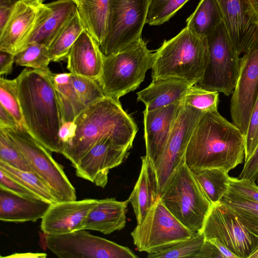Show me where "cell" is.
Returning <instances> with one entry per match:
<instances>
[{"label": "cell", "instance_id": "6da1fadb", "mask_svg": "<svg viewBox=\"0 0 258 258\" xmlns=\"http://www.w3.org/2000/svg\"><path fill=\"white\" fill-rule=\"evenodd\" d=\"M53 74L25 69L16 79L25 127L49 151L62 154L59 133L63 121Z\"/></svg>", "mask_w": 258, "mask_h": 258}, {"label": "cell", "instance_id": "7a4b0ae2", "mask_svg": "<svg viewBox=\"0 0 258 258\" xmlns=\"http://www.w3.org/2000/svg\"><path fill=\"white\" fill-rule=\"evenodd\" d=\"M244 136L218 111L206 112L195 128L186 150L185 163L192 172L220 168L227 172L244 161Z\"/></svg>", "mask_w": 258, "mask_h": 258}, {"label": "cell", "instance_id": "3957f363", "mask_svg": "<svg viewBox=\"0 0 258 258\" xmlns=\"http://www.w3.org/2000/svg\"><path fill=\"white\" fill-rule=\"evenodd\" d=\"M74 123V136L62 154L74 167L95 144L105 138L130 150L138 130L119 100L108 97L86 107Z\"/></svg>", "mask_w": 258, "mask_h": 258}, {"label": "cell", "instance_id": "277c9868", "mask_svg": "<svg viewBox=\"0 0 258 258\" xmlns=\"http://www.w3.org/2000/svg\"><path fill=\"white\" fill-rule=\"evenodd\" d=\"M208 58L206 37L198 36L185 27L172 38L165 40L153 53L152 80L174 77L195 85L202 79Z\"/></svg>", "mask_w": 258, "mask_h": 258}, {"label": "cell", "instance_id": "5b68a950", "mask_svg": "<svg viewBox=\"0 0 258 258\" xmlns=\"http://www.w3.org/2000/svg\"><path fill=\"white\" fill-rule=\"evenodd\" d=\"M153 57L142 37L116 53L104 55L98 81L105 96L119 100L137 89L151 69Z\"/></svg>", "mask_w": 258, "mask_h": 258}, {"label": "cell", "instance_id": "8992f818", "mask_svg": "<svg viewBox=\"0 0 258 258\" xmlns=\"http://www.w3.org/2000/svg\"><path fill=\"white\" fill-rule=\"evenodd\" d=\"M160 198L187 229L194 233L202 231L212 204L185 163L175 172Z\"/></svg>", "mask_w": 258, "mask_h": 258}, {"label": "cell", "instance_id": "52a82bcc", "mask_svg": "<svg viewBox=\"0 0 258 258\" xmlns=\"http://www.w3.org/2000/svg\"><path fill=\"white\" fill-rule=\"evenodd\" d=\"M2 129L26 159L34 172L50 187L58 202L77 200L75 188L61 165L25 126Z\"/></svg>", "mask_w": 258, "mask_h": 258}, {"label": "cell", "instance_id": "ba28073f", "mask_svg": "<svg viewBox=\"0 0 258 258\" xmlns=\"http://www.w3.org/2000/svg\"><path fill=\"white\" fill-rule=\"evenodd\" d=\"M209 58L201 80L197 87L232 94L237 80L240 54L233 46L223 22L207 37Z\"/></svg>", "mask_w": 258, "mask_h": 258}, {"label": "cell", "instance_id": "9c48e42d", "mask_svg": "<svg viewBox=\"0 0 258 258\" xmlns=\"http://www.w3.org/2000/svg\"><path fill=\"white\" fill-rule=\"evenodd\" d=\"M195 234L168 210L160 197L131 233L138 250L148 254L163 250Z\"/></svg>", "mask_w": 258, "mask_h": 258}, {"label": "cell", "instance_id": "30bf717a", "mask_svg": "<svg viewBox=\"0 0 258 258\" xmlns=\"http://www.w3.org/2000/svg\"><path fill=\"white\" fill-rule=\"evenodd\" d=\"M149 0H109L107 31L99 46L105 56L116 53L141 38Z\"/></svg>", "mask_w": 258, "mask_h": 258}, {"label": "cell", "instance_id": "8fae6325", "mask_svg": "<svg viewBox=\"0 0 258 258\" xmlns=\"http://www.w3.org/2000/svg\"><path fill=\"white\" fill-rule=\"evenodd\" d=\"M205 113L183 104L161 156L152 166L160 196L175 172L185 163L189 141Z\"/></svg>", "mask_w": 258, "mask_h": 258}, {"label": "cell", "instance_id": "7c38bea8", "mask_svg": "<svg viewBox=\"0 0 258 258\" xmlns=\"http://www.w3.org/2000/svg\"><path fill=\"white\" fill-rule=\"evenodd\" d=\"M201 232L205 239L217 240L238 258H249L258 248V237L248 230L222 200L212 205Z\"/></svg>", "mask_w": 258, "mask_h": 258}, {"label": "cell", "instance_id": "4fadbf2b", "mask_svg": "<svg viewBox=\"0 0 258 258\" xmlns=\"http://www.w3.org/2000/svg\"><path fill=\"white\" fill-rule=\"evenodd\" d=\"M46 247L60 258H137L129 248L82 229L60 235L44 234Z\"/></svg>", "mask_w": 258, "mask_h": 258}, {"label": "cell", "instance_id": "5bb4252c", "mask_svg": "<svg viewBox=\"0 0 258 258\" xmlns=\"http://www.w3.org/2000/svg\"><path fill=\"white\" fill-rule=\"evenodd\" d=\"M258 96V43L240 58L236 83L230 101L232 123L245 136Z\"/></svg>", "mask_w": 258, "mask_h": 258}, {"label": "cell", "instance_id": "9a60e30c", "mask_svg": "<svg viewBox=\"0 0 258 258\" xmlns=\"http://www.w3.org/2000/svg\"><path fill=\"white\" fill-rule=\"evenodd\" d=\"M230 40L239 54L258 43V17L249 0H216Z\"/></svg>", "mask_w": 258, "mask_h": 258}, {"label": "cell", "instance_id": "2e32d148", "mask_svg": "<svg viewBox=\"0 0 258 258\" xmlns=\"http://www.w3.org/2000/svg\"><path fill=\"white\" fill-rule=\"evenodd\" d=\"M129 149L105 138L95 144L77 165L76 175L104 188L109 170L120 165L129 155Z\"/></svg>", "mask_w": 258, "mask_h": 258}, {"label": "cell", "instance_id": "e0dca14e", "mask_svg": "<svg viewBox=\"0 0 258 258\" xmlns=\"http://www.w3.org/2000/svg\"><path fill=\"white\" fill-rule=\"evenodd\" d=\"M45 7L39 0H19L0 31V50L15 55L23 48Z\"/></svg>", "mask_w": 258, "mask_h": 258}, {"label": "cell", "instance_id": "ac0fdd59", "mask_svg": "<svg viewBox=\"0 0 258 258\" xmlns=\"http://www.w3.org/2000/svg\"><path fill=\"white\" fill-rule=\"evenodd\" d=\"M98 201L86 199L51 204L41 219V231L45 235H60L84 229L88 215Z\"/></svg>", "mask_w": 258, "mask_h": 258}, {"label": "cell", "instance_id": "d6986e66", "mask_svg": "<svg viewBox=\"0 0 258 258\" xmlns=\"http://www.w3.org/2000/svg\"><path fill=\"white\" fill-rule=\"evenodd\" d=\"M182 102L143 111L146 156L153 166L161 156Z\"/></svg>", "mask_w": 258, "mask_h": 258}, {"label": "cell", "instance_id": "ffe728a7", "mask_svg": "<svg viewBox=\"0 0 258 258\" xmlns=\"http://www.w3.org/2000/svg\"><path fill=\"white\" fill-rule=\"evenodd\" d=\"M77 11V5L71 0H57L45 4L22 49L34 43L43 44L49 48Z\"/></svg>", "mask_w": 258, "mask_h": 258}, {"label": "cell", "instance_id": "44dd1931", "mask_svg": "<svg viewBox=\"0 0 258 258\" xmlns=\"http://www.w3.org/2000/svg\"><path fill=\"white\" fill-rule=\"evenodd\" d=\"M104 55L95 39L85 30L70 48L67 69L70 73L98 80Z\"/></svg>", "mask_w": 258, "mask_h": 258}, {"label": "cell", "instance_id": "7402d4cb", "mask_svg": "<svg viewBox=\"0 0 258 258\" xmlns=\"http://www.w3.org/2000/svg\"><path fill=\"white\" fill-rule=\"evenodd\" d=\"M51 203L24 197L0 187V220L23 223L41 219Z\"/></svg>", "mask_w": 258, "mask_h": 258}, {"label": "cell", "instance_id": "603a6c76", "mask_svg": "<svg viewBox=\"0 0 258 258\" xmlns=\"http://www.w3.org/2000/svg\"><path fill=\"white\" fill-rule=\"evenodd\" d=\"M191 86L193 85L189 82L177 78L153 79L148 87L137 93V100L145 104L146 110H155L182 102L186 93Z\"/></svg>", "mask_w": 258, "mask_h": 258}, {"label": "cell", "instance_id": "cb8c5ba5", "mask_svg": "<svg viewBox=\"0 0 258 258\" xmlns=\"http://www.w3.org/2000/svg\"><path fill=\"white\" fill-rule=\"evenodd\" d=\"M128 200L119 201L115 198L98 200L88 215L84 229L109 234L123 229L126 224Z\"/></svg>", "mask_w": 258, "mask_h": 258}, {"label": "cell", "instance_id": "d4e9b609", "mask_svg": "<svg viewBox=\"0 0 258 258\" xmlns=\"http://www.w3.org/2000/svg\"><path fill=\"white\" fill-rule=\"evenodd\" d=\"M142 161L140 173L128 198L133 207L137 224H140L160 197L152 166L145 155L141 157Z\"/></svg>", "mask_w": 258, "mask_h": 258}, {"label": "cell", "instance_id": "484cf974", "mask_svg": "<svg viewBox=\"0 0 258 258\" xmlns=\"http://www.w3.org/2000/svg\"><path fill=\"white\" fill-rule=\"evenodd\" d=\"M109 0H83L78 11L85 30L99 46L107 31Z\"/></svg>", "mask_w": 258, "mask_h": 258}, {"label": "cell", "instance_id": "4316f807", "mask_svg": "<svg viewBox=\"0 0 258 258\" xmlns=\"http://www.w3.org/2000/svg\"><path fill=\"white\" fill-rule=\"evenodd\" d=\"M53 80L63 122L74 121L86 107L74 87L71 73L53 74Z\"/></svg>", "mask_w": 258, "mask_h": 258}, {"label": "cell", "instance_id": "83f0119b", "mask_svg": "<svg viewBox=\"0 0 258 258\" xmlns=\"http://www.w3.org/2000/svg\"><path fill=\"white\" fill-rule=\"evenodd\" d=\"M222 22V13L216 0H201L197 8L186 19V26L192 32L204 38Z\"/></svg>", "mask_w": 258, "mask_h": 258}, {"label": "cell", "instance_id": "f1b7e54d", "mask_svg": "<svg viewBox=\"0 0 258 258\" xmlns=\"http://www.w3.org/2000/svg\"><path fill=\"white\" fill-rule=\"evenodd\" d=\"M192 172L212 205L220 201L228 191L230 176L227 171L220 168H206Z\"/></svg>", "mask_w": 258, "mask_h": 258}, {"label": "cell", "instance_id": "f546056e", "mask_svg": "<svg viewBox=\"0 0 258 258\" xmlns=\"http://www.w3.org/2000/svg\"><path fill=\"white\" fill-rule=\"evenodd\" d=\"M85 30L77 11L49 46L50 60L59 61L67 58L70 48Z\"/></svg>", "mask_w": 258, "mask_h": 258}, {"label": "cell", "instance_id": "4dcf8cb0", "mask_svg": "<svg viewBox=\"0 0 258 258\" xmlns=\"http://www.w3.org/2000/svg\"><path fill=\"white\" fill-rule=\"evenodd\" d=\"M0 169L41 199L51 204L58 202L50 187L35 173L18 169L2 161Z\"/></svg>", "mask_w": 258, "mask_h": 258}, {"label": "cell", "instance_id": "1f68e13d", "mask_svg": "<svg viewBox=\"0 0 258 258\" xmlns=\"http://www.w3.org/2000/svg\"><path fill=\"white\" fill-rule=\"evenodd\" d=\"M221 200L234 211L248 230L258 237V202L228 191Z\"/></svg>", "mask_w": 258, "mask_h": 258}, {"label": "cell", "instance_id": "d6a6232c", "mask_svg": "<svg viewBox=\"0 0 258 258\" xmlns=\"http://www.w3.org/2000/svg\"><path fill=\"white\" fill-rule=\"evenodd\" d=\"M205 237L202 232L180 240L160 251L150 253L149 258H196L204 242Z\"/></svg>", "mask_w": 258, "mask_h": 258}, {"label": "cell", "instance_id": "836d02e7", "mask_svg": "<svg viewBox=\"0 0 258 258\" xmlns=\"http://www.w3.org/2000/svg\"><path fill=\"white\" fill-rule=\"evenodd\" d=\"M50 61L49 48L38 43L29 44L15 55L16 64L37 70H49Z\"/></svg>", "mask_w": 258, "mask_h": 258}, {"label": "cell", "instance_id": "e575fe53", "mask_svg": "<svg viewBox=\"0 0 258 258\" xmlns=\"http://www.w3.org/2000/svg\"><path fill=\"white\" fill-rule=\"evenodd\" d=\"M189 0H149L146 24L157 26L168 21Z\"/></svg>", "mask_w": 258, "mask_h": 258}, {"label": "cell", "instance_id": "d590c367", "mask_svg": "<svg viewBox=\"0 0 258 258\" xmlns=\"http://www.w3.org/2000/svg\"><path fill=\"white\" fill-rule=\"evenodd\" d=\"M0 105L13 116L19 124L25 126L16 78L13 80L0 78Z\"/></svg>", "mask_w": 258, "mask_h": 258}, {"label": "cell", "instance_id": "8d00e7d4", "mask_svg": "<svg viewBox=\"0 0 258 258\" xmlns=\"http://www.w3.org/2000/svg\"><path fill=\"white\" fill-rule=\"evenodd\" d=\"M218 102V92L209 91L195 85L189 87L182 100L184 105L205 113L217 110Z\"/></svg>", "mask_w": 258, "mask_h": 258}, {"label": "cell", "instance_id": "74e56055", "mask_svg": "<svg viewBox=\"0 0 258 258\" xmlns=\"http://www.w3.org/2000/svg\"><path fill=\"white\" fill-rule=\"evenodd\" d=\"M71 76L74 87L86 107L106 97L98 80L72 73Z\"/></svg>", "mask_w": 258, "mask_h": 258}, {"label": "cell", "instance_id": "f35d334b", "mask_svg": "<svg viewBox=\"0 0 258 258\" xmlns=\"http://www.w3.org/2000/svg\"><path fill=\"white\" fill-rule=\"evenodd\" d=\"M0 161L18 169L34 172L26 159L2 128H0Z\"/></svg>", "mask_w": 258, "mask_h": 258}, {"label": "cell", "instance_id": "ab89813d", "mask_svg": "<svg viewBox=\"0 0 258 258\" xmlns=\"http://www.w3.org/2000/svg\"><path fill=\"white\" fill-rule=\"evenodd\" d=\"M244 138V162H246L258 146V96L252 111L248 130Z\"/></svg>", "mask_w": 258, "mask_h": 258}, {"label": "cell", "instance_id": "60d3db41", "mask_svg": "<svg viewBox=\"0 0 258 258\" xmlns=\"http://www.w3.org/2000/svg\"><path fill=\"white\" fill-rule=\"evenodd\" d=\"M228 191L258 202V186L254 181L246 179L230 177Z\"/></svg>", "mask_w": 258, "mask_h": 258}, {"label": "cell", "instance_id": "b9f144b4", "mask_svg": "<svg viewBox=\"0 0 258 258\" xmlns=\"http://www.w3.org/2000/svg\"><path fill=\"white\" fill-rule=\"evenodd\" d=\"M0 187L24 197L35 199H41L35 194L12 178L1 169Z\"/></svg>", "mask_w": 258, "mask_h": 258}, {"label": "cell", "instance_id": "7bdbcfd3", "mask_svg": "<svg viewBox=\"0 0 258 258\" xmlns=\"http://www.w3.org/2000/svg\"><path fill=\"white\" fill-rule=\"evenodd\" d=\"M258 177V146L250 158L244 162L238 178L255 182Z\"/></svg>", "mask_w": 258, "mask_h": 258}, {"label": "cell", "instance_id": "ee69618b", "mask_svg": "<svg viewBox=\"0 0 258 258\" xmlns=\"http://www.w3.org/2000/svg\"><path fill=\"white\" fill-rule=\"evenodd\" d=\"M15 62V54L3 50H0V75H9L13 71Z\"/></svg>", "mask_w": 258, "mask_h": 258}, {"label": "cell", "instance_id": "f6af8a7d", "mask_svg": "<svg viewBox=\"0 0 258 258\" xmlns=\"http://www.w3.org/2000/svg\"><path fill=\"white\" fill-rule=\"evenodd\" d=\"M202 257L224 258L217 247L211 242L206 239L196 258Z\"/></svg>", "mask_w": 258, "mask_h": 258}, {"label": "cell", "instance_id": "bcb514c9", "mask_svg": "<svg viewBox=\"0 0 258 258\" xmlns=\"http://www.w3.org/2000/svg\"><path fill=\"white\" fill-rule=\"evenodd\" d=\"M15 3L13 0H0V31L5 26Z\"/></svg>", "mask_w": 258, "mask_h": 258}, {"label": "cell", "instance_id": "7dc6e473", "mask_svg": "<svg viewBox=\"0 0 258 258\" xmlns=\"http://www.w3.org/2000/svg\"><path fill=\"white\" fill-rule=\"evenodd\" d=\"M75 125L74 121L63 122L59 130V138L63 146L67 144L73 138L75 134Z\"/></svg>", "mask_w": 258, "mask_h": 258}, {"label": "cell", "instance_id": "c3c4849f", "mask_svg": "<svg viewBox=\"0 0 258 258\" xmlns=\"http://www.w3.org/2000/svg\"><path fill=\"white\" fill-rule=\"evenodd\" d=\"M19 125L13 116L0 105V128H14Z\"/></svg>", "mask_w": 258, "mask_h": 258}, {"label": "cell", "instance_id": "681fc988", "mask_svg": "<svg viewBox=\"0 0 258 258\" xmlns=\"http://www.w3.org/2000/svg\"><path fill=\"white\" fill-rule=\"evenodd\" d=\"M209 241L217 247L224 258H238L235 254L217 240L212 239Z\"/></svg>", "mask_w": 258, "mask_h": 258}, {"label": "cell", "instance_id": "f907efd6", "mask_svg": "<svg viewBox=\"0 0 258 258\" xmlns=\"http://www.w3.org/2000/svg\"><path fill=\"white\" fill-rule=\"evenodd\" d=\"M46 256V253H16L14 255L8 256V257H45Z\"/></svg>", "mask_w": 258, "mask_h": 258}, {"label": "cell", "instance_id": "816d5d0a", "mask_svg": "<svg viewBox=\"0 0 258 258\" xmlns=\"http://www.w3.org/2000/svg\"><path fill=\"white\" fill-rule=\"evenodd\" d=\"M251 3V6L258 17V0H249Z\"/></svg>", "mask_w": 258, "mask_h": 258}, {"label": "cell", "instance_id": "f5cc1de1", "mask_svg": "<svg viewBox=\"0 0 258 258\" xmlns=\"http://www.w3.org/2000/svg\"><path fill=\"white\" fill-rule=\"evenodd\" d=\"M249 258H258V248L251 254Z\"/></svg>", "mask_w": 258, "mask_h": 258}, {"label": "cell", "instance_id": "db71d44e", "mask_svg": "<svg viewBox=\"0 0 258 258\" xmlns=\"http://www.w3.org/2000/svg\"><path fill=\"white\" fill-rule=\"evenodd\" d=\"M73 1L77 6V7L81 4L83 0H71Z\"/></svg>", "mask_w": 258, "mask_h": 258}, {"label": "cell", "instance_id": "11a10c76", "mask_svg": "<svg viewBox=\"0 0 258 258\" xmlns=\"http://www.w3.org/2000/svg\"><path fill=\"white\" fill-rule=\"evenodd\" d=\"M13 1L16 2L17 1H18L19 0H13ZM40 1L42 2V3L44 2L46 0H39Z\"/></svg>", "mask_w": 258, "mask_h": 258}, {"label": "cell", "instance_id": "9f6ffc18", "mask_svg": "<svg viewBox=\"0 0 258 258\" xmlns=\"http://www.w3.org/2000/svg\"><path fill=\"white\" fill-rule=\"evenodd\" d=\"M256 180L257 182L258 183V177H257V178Z\"/></svg>", "mask_w": 258, "mask_h": 258}]
</instances>
